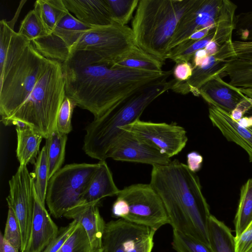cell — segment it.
<instances>
[{"label": "cell", "mask_w": 252, "mask_h": 252, "mask_svg": "<svg viewBox=\"0 0 252 252\" xmlns=\"http://www.w3.org/2000/svg\"><path fill=\"white\" fill-rule=\"evenodd\" d=\"M114 23L126 25L131 19L139 0H106Z\"/></svg>", "instance_id": "cell-32"}, {"label": "cell", "mask_w": 252, "mask_h": 252, "mask_svg": "<svg viewBox=\"0 0 252 252\" xmlns=\"http://www.w3.org/2000/svg\"><path fill=\"white\" fill-rule=\"evenodd\" d=\"M237 7L229 0H194L178 23L168 53L195 31L205 28L211 30L221 22L235 18Z\"/></svg>", "instance_id": "cell-9"}, {"label": "cell", "mask_w": 252, "mask_h": 252, "mask_svg": "<svg viewBox=\"0 0 252 252\" xmlns=\"http://www.w3.org/2000/svg\"><path fill=\"white\" fill-rule=\"evenodd\" d=\"M9 194L6 198L18 221L22 235L20 252H27L31 237L33 210L34 187L26 165H20L9 181Z\"/></svg>", "instance_id": "cell-11"}, {"label": "cell", "mask_w": 252, "mask_h": 252, "mask_svg": "<svg viewBox=\"0 0 252 252\" xmlns=\"http://www.w3.org/2000/svg\"><path fill=\"white\" fill-rule=\"evenodd\" d=\"M121 130L132 133L170 158L183 150L188 140L186 130L176 123H154L139 119Z\"/></svg>", "instance_id": "cell-12"}, {"label": "cell", "mask_w": 252, "mask_h": 252, "mask_svg": "<svg viewBox=\"0 0 252 252\" xmlns=\"http://www.w3.org/2000/svg\"><path fill=\"white\" fill-rule=\"evenodd\" d=\"M236 240V252H252V221Z\"/></svg>", "instance_id": "cell-41"}, {"label": "cell", "mask_w": 252, "mask_h": 252, "mask_svg": "<svg viewBox=\"0 0 252 252\" xmlns=\"http://www.w3.org/2000/svg\"><path fill=\"white\" fill-rule=\"evenodd\" d=\"M123 130L109 151L107 158L128 161L161 166L169 164L171 158L149 143L129 131Z\"/></svg>", "instance_id": "cell-13"}, {"label": "cell", "mask_w": 252, "mask_h": 252, "mask_svg": "<svg viewBox=\"0 0 252 252\" xmlns=\"http://www.w3.org/2000/svg\"><path fill=\"white\" fill-rule=\"evenodd\" d=\"M8 214L3 234L4 239L13 247L20 251L22 246L20 227L12 208L8 206Z\"/></svg>", "instance_id": "cell-36"}, {"label": "cell", "mask_w": 252, "mask_h": 252, "mask_svg": "<svg viewBox=\"0 0 252 252\" xmlns=\"http://www.w3.org/2000/svg\"><path fill=\"white\" fill-rule=\"evenodd\" d=\"M67 135L60 132L56 128L46 139L45 146L48 164L49 180L62 168L65 157Z\"/></svg>", "instance_id": "cell-27"}, {"label": "cell", "mask_w": 252, "mask_h": 252, "mask_svg": "<svg viewBox=\"0 0 252 252\" xmlns=\"http://www.w3.org/2000/svg\"><path fill=\"white\" fill-rule=\"evenodd\" d=\"M193 66L190 62L177 63L172 70L175 79L179 82L188 80L192 75Z\"/></svg>", "instance_id": "cell-42"}, {"label": "cell", "mask_w": 252, "mask_h": 252, "mask_svg": "<svg viewBox=\"0 0 252 252\" xmlns=\"http://www.w3.org/2000/svg\"><path fill=\"white\" fill-rule=\"evenodd\" d=\"M210 245L215 252H236V240L230 228L214 216L209 221Z\"/></svg>", "instance_id": "cell-26"}, {"label": "cell", "mask_w": 252, "mask_h": 252, "mask_svg": "<svg viewBox=\"0 0 252 252\" xmlns=\"http://www.w3.org/2000/svg\"><path fill=\"white\" fill-rule=\"evenodd\" d=\"M150 184L160 197L173 230L211 245V214L196 173L174 159L167 165L152 166Z\"/></svg>", "instance_id": "cell-2"}, {"label": "cell", "mask_w": 252, "mask_h": 252, "mask_svg": "<svg viewBox=\"0 0 252 252\" xmlns=\"http://www.w3.org/2000/svg\"><path fill=\"white\" fill-rule=\"evenodd\" d=\"M98 163V167L82 195L79 206L98 204L102 198L117 196L120 191L114 181L112 172L105 160L99 161Z\"/></svg>", "instance_id": "cell-21"}, {"label": "cell", "mask_w": 252, "mask_h": 252, "mask_svg": "<svg viewBox=\"0 0 252 252\" xmlns=\"http://www.w3.org/2000/svg\"><path fill=\"white\" fill-rule=\"evenodd\" d=\"M92 246L88 236L78 223L75 229L62 246L60 252H90Z\"/></svg>", "instance_id": "cell-35"}, {"label": "cell", "mask_w": 252, "mask_h": 252, "mask_svg": "<svg viewBox=\"0 0 252 252\" xmlns=\"http://www.w3.org/2000/svg\"><path fill=\"white\" fill-rule=\"evenodd\" d=\"M173 80H166L145 87L118 106L94 120L86 127L83 150L90 157L105 160L117 139L121 128L140 119L145 109L155 99L171 90Z\"/></svg>", "instance_id": "cell-4"}, {"label": "cell", "mask_w": 252, "mask_h": 252, "mask_svg": "<svg viewBox=\"0 0 252 252\" xmlns=\"http://www.w3.org/2000/svg\"><path fill=\"white\" fill-rule=\"evenodd\" d=\"M244 114L240 110L236 108L232 111L230 116L234 120L238 122L243 118Z\"/></svg>", "instance_id": "cell-48"}, {"label": "cell", "mask_w": 252, "mask_h": 252, "mask_svg": "<svg viewBox=\"0 0 252 252\" xmlns=\"http://www.w3.org/2000/svg\"><path fill=\"white\" fill-rule=\"evenodd\" d=\"M93 27L81 22L69 12L58 23L52 33L70 48L83 33Z\"/></svg>", "instance_id": "cell-30"}, {"label": "cell", "mask_w": 252, "mask_h": 252, "mask_svg": "<svg viewBox=\"0 0 252 252\" xmlns=\"http://www.w3.org/2000/svg\"><path fill=\"white\" fill-rule=\"evenodd\" d=\"M147 227L122 219L109 221L102 237L103 252H126L131 241Z\"/></svg>", "instance_id": "cell-18"}, {"label": "cell", "mask_w": 252, "mask_h": 252, "mask_svg": "<svg viewBox=\"0 0 252 252\" xmlns=\"http://www.w3.org/2000/svg\"><path fill=\"white\" fill-rule=\"evenodd\" d=\"M17 145L16 157L20 165L34 163L39 153V147L43 138L29 126L21 124L16 125Z\"/></svg>", "instance_id": "cell-23"}, {"label": "cell", "mask_w": 252, "mask_h": 252, "mask_svg": "<svg viewBox=\"0 0 252 252\" xmlns=\"http://www.w3.org/2000/svg\"><path fill=\"white\" fill-rule=\"evenodd\" d=\"M75 102L66 96L60 107L56 122V128L61 133L67 134L72 130L71 118Z\"/></svg>", "instance_id": "cell-37"}, {"label": "cell", "mask_w": 252, "mask_h": 252, "mask_svg": "<svg viewBox=\"0 0 252 252\" xmlns=\"http://www.w3.org/2000/svg\"><path fill=\"white\" fill-rule=\"evenodd\" d=\"M88 51L70 54L62 63L66 96L98 118L131 95L167 79L172 70L149 72L112 68Z\"/></svg>", "instance_id": "cell-1"}, {"label": "cell", "mask_w": 252, "mask_h": 252, "mask_svg": "<svg viewBox=\"0 0 252 252\" xmlns=\"http://www.w3.org/2000/svg\"><path fill=\"white\" fill-rule=\"evenodd\" d=\"M156 231L147 227L131 241L126 252H152Z\"/></svg>", "instance_id": "cell-38"}, {"label": "cell", "mask_w": 252, "mask_h": 252, "mask_svg": "<svg viewBox=\"0 0 252 252\" xmlns=\"http://www.w3.org/2000/svg\"><path fill=\"white\" fill-rule=\"evenodd\" d=\"M59 230L35 191L31 237L27 252H42L58 236Z\"/></svg>", "instance_id": "cell-15"}, {"label": "cell", "mask_w": 252, "mask_h": 252, "mask_svg": "<svg viewBox=\"0 0 252 252\" xmlns=\"http://www.w3.org/2000/svg\"><path fill=\"white\" fill-rule=\"evenodd\" d=\"M77 224V221L72 220L67 226L61 228L57 237L42 252H60L62 246L74 230Z\"/></svg>", "instance_id": "cell-40"}, {"label": "cell", "mask_w": 252, "mask_h": 252, "mask_svg": "<svg viewBox=\"0 0 252 252\" xmlns=\"http://www.w3.org/2000/svg\"><path fill=\"white\" fill-rule=\"evenodd\" d=\"M172 245L177 252H215L211 245L176 230H173Z\"/></svg>", "instance_id": "cell-33"}, {"label": "cell", "mask_w": 252, "mask_h": 252, "mask_svg": "<svg viewBox=\"0 0 252 252\" xmlns=\"http://www.w3.org/2000/svg\"><path fill=\"white\" fill-rule=\"evenodd\" d=\"M67 10L83 23L97 27L112 24L106 0H63Z\"/></svg>", "instance_id": "cell-19"}, {"label": "cell", "mask_w": 252, "mask_h": 252, "mask_svg": "<svg viewBox=\"0 0 252 252\" xmlns=\"http://www.w3.org/2000/svg\"><path fill=\"white\" fill-rule=\"evenodd\" d=\"M51 60L42 56L32 42L13 31L0 66V115L4 125L29 96Z\"/></svg>", "instance_id": "cell-3"}, {"label": "cell", "mask_w": 252, "mask_h": 252, "mask_svg": "<svg viewBox=\"0 0 252 252\" xmlns=\"http://www.w3.org/2000/svg\"><path fill=\"white\" fill-rule=\"evenodd\" d=\"M117 197L128 205L125 220L157 230L169 220L163 204L150 184H135L121 189Z\"/></svg>", "instance_id": "cell-10"}, {"label": "cell", "mask_w": 252, "mask_h": 252, "mask_svg": "<svg viewBox=\"0 0 252 252\" xmlns=\"http://www.w3.org/2000/svg\"><path fill=\"white\" fill-rule=\"evenodd\" d=\"M135 46L131 28L113 23L94 27L86 31L70 47L69 52H91L101 63L111 65Z\"/></svg>", "instance_id": "cell-8"}, {"label": "cell", "mask_w": 252, "mask_h": 252, "mask_svg": "<svg viewBox=\"0 0 252 252\" xmlns=\"http://www.w3.org/2000/svg\"><path fill=\"white\" fill-rule=\"evenodd\" d=\"M209 117L213 126L228 141L234 142L246 151L250 161L252 162V126H242L230 114L213 105H209Z\"/></svg>", "instance_id": "cell-17"}, {"label": "cell", "mask_w": 252, "mask_h": 252, "mask_svg": "<svg viewBox=\"0 0 252 252\" xmlns=\"http://www.w3.org/2000/svg\"><path fill=\"white\" fill-rule=\"evenodd\" d=\"M62 63L51 60L45 73L17 111L4 125H25L47 139L56 128L61 105L66 96Z\"/></svg>", "instance_id": "cell-6"}, {"label": "cell", "mask_w": 252, "mask_h": 252, "mask_svg": "<svg viewBox=\"0 0 252 252\" xmlns=\"http://www.w3.org/2000/svg\"><path fill=\"white\" fill-rule=\"evenodd\" d=\"M194 0H139L132 22L137 47L162 63L178 23Z\"/></svg>", "instance_id": "cell-5"}, {"label": "cell", "mask_w": 252, "mask_h": 252, "mask_svg": "<svg viewBox=\"0 0 252 252\" xmlns=\"http://www.w3.org/2000/svg\"><path fill=\"white\" fill-rule=\"evenodd\" d=\"M90 252H103L102 247L93 248Z\"/></svg>", "instance_id": "cell-49"}, {"label": "cell", "mask_w": 252, "mask_h": 252, "mask_svg": "<svg viewBox=\"0 0 252 252\" xmlns=\"http://www.w3.org/2000/svg\"><path fill=\"white\" fill-rule=\"evenodd\" d=\"M17 32L31 42L48 34L33 9L25 16Z\"/></svg>", "instance_id": "cell-34"}, {"label": "cell", "mask_w": 252, "mask_h": 252, "mask_svg": "<svg viewBox=\"0 0 252 252\" xmlns=\"http://www.w3.org/2000/svg\"><path fill=\"white\" fill-rule=\"evenodd\" d=\"M207 51L204 49H200L196 51L193 56L192 58V65L193 68L201 64L204 60L208 56Z\"/></svg>", "instance_id": "cell-45"}, {"label": "cell", "mask_w": 252, "mask_h": 252, "mask_svg": "<svg viewBox=\"0 0 252 252\" xmlns=\"http://www.w3.org/2000/svg\"><path fill=\"white\" fill-rule=\"evenodd\" d=\"M252 221V179L241 188L240 196L234 218L235 239L247 229Z\"/></svg>", "instance_id": "cell-28"}, {"label": "cell", "mask_w": 252, "mask_h": 252, "mask_svg": "<svg viewBox=\"0 0 252 252\" xmlns=\"http://www.w3.org/2000/svg\"><path fill=\"white\" fill-rule=\"evenodd\" d=\"M163 63L136 46L114 62L112 68H128L149 72H161Z\"/></svg>", "instance_id": "cell-24"}, {"label": "cell", "mask_w": 252, "mask_h": 252, "mask_svg": "<svg viewBox=\"0 0 252 252\" xmlns=\"http://www.w3.org/2000/svg\"><path fill=\"white\" fill-rule=\"evenodd\" d=\"M238 123L240 126L245 127L252 126V116L243 117L238 121Z\"/></svg>", "instance_id": "cell-47"}, {"label": "cell", "mask_w": 252, "mask_h": 252, "mask_svg": "<svg viewBox=\"0 0 252 252\" xmlns=\"http://www.w3.org/2000/svg\"><path fill=\"white\" fill-rule=\"evenodd\" d=\"M235 54L228 62L223 74L228 76V83L236 89L252 88V49Z\"/></svg>", "instance_id": "cell-22"}, {"label": "cell", "mask_w": 252, "mask_h": 252, "mask_svg": "<svg viewBox=\"0 0 252 252\" xmlns=\"http://www.w3.org/2000/svg\"><path fill=\"white\" fill-rule=\"evenodd\" d=\"M128 211L126 201L119 197H117L112 205V213L114 217L125 220Z\"/></svg>", "instance_id": "cell-43"}, {"label": "cell", "mask_w": 252, "mask_h": 252, "mask_svg": "<svg viewBox=\"0 0 252 252\" xmlns=\"http://www.w3.org/2000/svg\"><path fill=\"white\" fill-rule=\"evenodd\" d=\"M232 41L224 44L215 53L208 55L200 65L193 68L192 75L188 80L179 82L174 79L171 90L182 94L191 93L199 96L201 87L213 77L221 76L229 61L235 56Z\"/></svg>", "instance_id": "cell-14"}, {"label": "cell", "mask_w": 252, "mask_h": 252, "mask_svg": "<svg viewBox=\"0 0 252 252\" xmlns=\"http://www.w3.org/2000/svg\"><path fill=\"white\" fill-rule=\"evenodd\" d=\"M33 172L30 173L35 192L41 202L45 205L49 182V170L46 146L40 151L36 159Z\"/></svg>", "instance_id": "cell-31"}, {"label": "cell", "mask_w": 252, "mask_h": 252, "mask_svg": "<svg viewBox=\"0 0 252 252\" xmlns=\"http://www.w3.org/2000/svg\"><path fill=\"white\" fill-rule=\"evenodd\" d=\"M199 94L209 105L219 107L230 114L247 98L238 89L224 82L220 75L213 77L203 85Z\"/></svg>", "instance_id": "cell-16"}, {"label": "cell", "mask_w": 252, "mask_h": 252, "mask_svg": "<svg viewBox=\"0 0 252 252\" xmlns=\"http://www.w3.org/2000/svg\"><path fill=\"white\" fill-rule=\"evenodd\" d=\"M234 31L241 41H252V11L236 15Z\"/></svg>", "instance_id": "cell-39"}, {"label": "cell", "mask_w": 252, "mask_h": 252, "mask_svg": "<svg viewBox=\"0 0 252 252\" xmlns=\"http://www.w3.org/2000/svg\"><path fill=\"white\" fill-rule=\"evenodd\" d=\"M48 34L69 11L63 0H37L33 9Z\"/></svg>", "instance_id": "cell-25"}, {"label": "cell", "mask_w": 252, "mask_h": 252, "mask_svg": "<svg viewBox=\"0 0 252 252\" xmlns=\"http://www.w3.org/2000/svg\"><path fill=\"white\" fill-rule=\"evenodd\" d=\"M0 252H20L7 242L3 238V234L0 233Z\"/></svg>", "instance_id": "cell-46"}, {"label": "cell", "mask_w": 252, "mask_h": 252, "mask_svg": "<svg viewBox=\"0 0 252 252\" xmlns=\"http://www.w3.org/2000/svg\"><path fill=\"white\" fill-rule=\"evenodd\" d=\"M63 217L75 220L82 226L88 236L92 249L101 247L106 223L100 214L98 204L75 207L67 211Z\"/></svg>", "instance_id": "cell-20"}, {"label": "cell", "mask_w": 252, "mask_h": 252, "mask_svg": "<svg viewBox=\"0 0 252 252\" xmlns=\"http://www.w3.org/2000/svg\"><path fill=\"white\" fill-rule=\"evenodd\" d=\"M246 47L249 48H252V41H247L245 43Z\"/></svg>", "instance_id": "cell-50"}, {"label": "cell", "mask_w": 252, "mask_h": 252, "mask_svg": "<svg viewBox=\"0 0 252 252\" xmlns=\"http://www.w3.org/2000/svg\"><path fill=\"white\" fill-rule=\"evenodd\" d=\"M32 43L36 50L47 59L63 63L70 56L69 47L53 33L35 39Z\"/></svg>", "instance_id": "cell-29"}, {"label": "cell", "mask_w": 252, "mask_h": 252, "mask_svg": "<svg viewBox=\"0 0 252 252\" xmlns=\"http://www.w3.org/2000/svg\"><path fill=\"white\" fill-rule=\"evenodd\" d=\"M202 162V156L196 151H192L187 155V165L194 173L200 169Z\"/></svg>", "instance_id": "cell-44"}, {"label": "cell", "mask_w": 252, "mask_h": 252, "mask_svg": "<svg viewBox=\"0 0 252 252\" xmlns=\"http://www.w3.org/2000/svg\"><path fill=\"white\" fill-rule=\"evenodd\" d=\"M98 166V162L66 164L49 179L46 202L53 217L61 218L80 205L82 196Z\"/></svg>", "instance_id": "cell-7"}]
</instances>
